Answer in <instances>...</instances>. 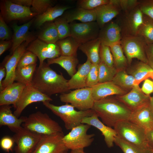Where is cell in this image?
<instances>
[{"mask_svg":"<svg viewBox=\"0 0 153 153\" xmlns=\"http://www.w3.org/2000/svg\"><path fill=\"white\" fill-rule=\"evenodd\" d=\"M68 82L62 74L57 73L44 62L41 67L36 68L31 85L42 93L50 96L69 90Z\"/></svg>","mask_w":153,"mask_h":153,"instance_id":"obj_1","label":"cell"},{"mask_svg":"<svg viewBox=\"0 0 153 153\" xmlns=\"http://www.w3.org/2000/svg\"><path fill=\"white\" fill-rule=\"evenodd\" d=\"M92 109L104 124L110 127L120 121L128 120L132 112L116 97L110 96L95 101Z\"/></svg>","mask_w":153,"mask_h":153,"instance_id":"obj_2","label":"cell"},{"mask_svg":"<svg viewBox=\"0 0 153 153\" xmlns=\"http://www.w3.org/2000/svg\"><path fill=\"white\" fill-rule=\"evenodd\" d=\"M22 127L41 136L51 135L63 133L59 124L46 113L38 111L26 117Z\"/></svg>","mask_w":153,"mask_h":153,"instance_id":"obj_3","label":"cell"},{"mask_svg":"<svg viewBox=\"0 0 153 153\" xmlns=\"http://www.w3.org/2000/svg\"><path fill=\"white\" fill-rule=\"evenodd\" d=\"M42 103L46 107L62 120L67 130H71L81 124L84 118L92 116L95 112L92 109L77 111L73 106L68 103L56 106L51 103L49 101Z\"/></svg>","mask_w":153,"mask_h":153,"instance_id":"obj_4","label":"cell"},{"mask_svg":"<svg viewBox=\"0 0 153 153\" xmlns=\"http://www.w3.org/2000/svg\"><path fill=\"white\" fill-rule=\"evenodd\" d=\"M114 128L117 136L124 141L141 148H151L148 143L146 130L129 120L118 122Z\"/></svg>","mask_w":153,"mask_h":153,"instance_id":"obj_5","label":"cell"},{"mask_svg":"<svg viewBox=\"0 0 153 153\" xmlns=\"http://www.w3.org/2000/svg\"><path fill=\"white\" fill-rule=\"evenodd\" d=\"M128 65H130L133 58L148 64L145 48L147 44L141 36H128L122 37L120 41Z\"/></svg>","mask_w":153,"mask_h":153,"instance_id":"obj_6","label":"cell"},{"mask_svg":"<svg viewBox=\"0 0 153 153\" xmlns=\"http://www.w3.org/2000/svg\"><path fill=\"white\" fill-rule=\"evenodd\" d=\"M91 126L88 124H81L64 136L63 141L68 150L84 149L91 144L94 140V134L87 133Z\"/></svg>","mask_w":153,"mask_h":153,"instance_id":"obj_7","label":"cell"},{"mask_svg":"<svg viewBox=\"0 0 153 153\" xmlns=\"http://www.w3.org/2000/svg\"><path fill=\"white\" fill-rule=\"evenodd\" d=\"M60 100L71 105L79 110L92 109L95 101L90 88L86 87L75 89L67 93L61 94Z\"/></svg>","mask_w":153,"mask_h":153,"instance_id":"obj_8","label":"cell"},{"mask_svg":"<svg viewBox=\"0 0 153 153\" xmlns=\"http://www.w3.org/2000/svg\"><path fill=\"white\" fill-rule=\"evenodd\" d=\"M41 136L22 127L12 137L16 144L15 153H31Z\"/></svg>","mask_w":153,"mask_h":153,"instance_id":"obj_9","label":"cell"},{"mask_svg":"<svg viewBox=\"0 0 153 153\" xmlns=\"http://www.w3.org/2000/svg\"><path fill=\"white\" fill-rule=\"evenodd\" d=\"M71 36L82 44L98 37L100 28L96 22L70 24Z\"/></svg>","mask_w":153,"mask_h":153,"instance_id":"obj_10","label":"cell"},{"mask_svg":"<svg viewBox=\"0 0 153 153\" xmlns=\"http://www.w3.org/2000/svg\"><path fill=\"white\" fill-rule=\"evenodd\" d=\"M26 50L32 52L38 58L39 67L42 66L45 59L56 58L61 55L60 48L56 43H47L38 39L32 42Z\"/></svg>","mask_w":153,"mask_h":153,"instance_id":"obj_11","label":"cell"},{"mask_svg":"<svg viewBox=\"0 0 153 153\" xmlns=\"http://www.w3.org/2000/svg\"><path fill=\"white\" fill-rule=\"evenodd\" d=\"M48 95L44 94L31 85L26 86L14 107V115L19 118L23 110L29 105L39 102L52 101Z\"/></svg>","mask_w":153,"mask_h":153,"instance_id":"obj_12","label":"cell"},{"mask_svg":"<svg viewBox=\"0 0 153 153\" xmlns=\"http://www.w3.org/2000/svg\"><path fill=\"white\" fill-rule=\"evenodd\" d=\"M63 132L51 135L42 136L31 153H61L68 149L65 145Z\"/></svg>","mask_w":153,"mask_h":153,"instance_id":"obj_13","label":"cell"},{"mask_svg":"<svg viewBox=\"0 0 153 153\" xmlns=\"http://www.w3.org/2000/svg\"><path fill=\"white\" fill-rule=\"evenodd\" d=\"M33 39V37H30L24 41L15 49L6 62L5 66L6 75L2 83L3 90L14 82L15 71L19 61Z\"/></svg>","mask_w":153,"mask_h":153,"instance_id":"obj_14","label":"cell"},{"mask_svg":"<svg viewBox=\"0 0 153 153\" xmlns=\"http://www.w3.org/2000/svg\"><path fill=\"white\" fill-rule=\"evenodd\" d=\"M151 96L145 94L139 85H134L128 93L115 97L124 104L132 112L149 103Z\"/></svg>","mask_w":153,"mask_h":153,"instance_id":"obj_15","label":"cell"},{"mask_svg":"<svg viewBox=\"0 0 153 153\" xmlns=\"http://www.w3.org/2000/svg\"><path fill=\"white\" fill-rule=\"evenodd\" d=\"M126 15L121 27L123 37L138 35L139 29L144 22L143 14L137 7L126 13Z\"/></svg>","mask_w":153,"mask_h":153,"instance_id":"obj_16","label":"cell"},{"mask_svg":"<svg viewBox=\"0 0 153 153\" xmlns=\"http://www.w3.org/2000/svg\"><path fill=\"white\" fill-rule=\"evenodd\" d=\"M4 12L6 18L13 20L26 19L38 15L31 10L29 7L14 3L11 1H5Z\"/></svg>","mask_w":153,"mask_h":153,"instance_id":"obj_17","label":"cell"},{"mask_svg":"<svg viewBox=\"0 0 153 153\" xmlns=\"http://www.w3.org/2000/svg\"><path fill=\"white\" fill-rule=\"evenodd\" d=\"M82 124H88L97 129L104 136L107 147L110 148L113 146L115 138L117 136L116 132L114 129L107 126L101 121L95 112L92 116L84 118Z\"/></svg>","mask_w":153,"mask_h":153,"instance_id":"obj_18","label":"cell"},{"mask_svg":"<svg viewBox=\"0 0 153 153\" xmlns=\"http://www.w3.org/2000/svg\"><path fill=\"white\" fill-rule=\"evenodd\" d=\"M98 38L102 44L109 46L120 42L122 38L121 27L114 22H109L100 29Z\"/></svg>","mask_w":153,"mask_h":153,"instance_id":"obj_19","label":"cell"},{"mask_svg":"<svg viewBox=\"0 0 153 153\" xmlns=\"http://www.w3.org/2000/svg\"><path fill=\"white\" fill-rule=\"evenodd\" d=\"M91 88L92 95L95 101L112 95H122L127 93L126 91L112 81L99 83Z\"/></svg>","mask_w":153,"mask_h":153,"instance_id":"obj_20","label":"cell"},{"mask_svg":"<svg viewBox=\"0 0 153 153\" xmlns=\"http://www.w3.org/2000/svg\"><path fill=\"white\" fill-rule=\"evenodd\" d=\"M26 86L18 82H13L0 93V106L13 105L14 108Z\"/></svg>","mask_w":153,"mask_h":153,"instance_id":"obj_21","label":"cell"},{"mask_svg":"<svg viewBox=\"0 0 153 153\" xmlns=\"http://www.w3.org/2000/svg\"><path fill=\"white\" fill-rule=\"evenodd\" d=\"M11 108L9 105L0 106V126H7L15 133L22 127L21 125L25 122L26 117L18 118L12 112Z\"/></svg>","mask_w":153,"mask_h":153,"instance_id":"obj_22","label":"cell"},{"mask_svg":"<svg viewBox=\"0 0 153 153\" xmlns=\"http://www.w3.org/2000/svg\"><path fill=\"white\" fill-rule=\"evenodd\" d=\"M128 120L146 130L152 129L153 116L149 108V103L132 111Z\"/></svg>","mask_w":153,"mask_h":153,"instance_id":"obj_23","label":"cell"},{"mask_svg":"<svg viewBox=\"0 0 153 153\" xmlns=\"http://www.w3.org/2000/svg\"><path fill=\"white\" fill-rule=\"evenodd\" d=\"M92 64L87 58L84 63L79 65L76 73L68 80L69 90L86 87L87 79Z\"/></svg>","mask_w":153,"mask_h":153,"instance_id":"obj_24","label":"cell"},{"mask_svg":"<svg viewBox=\"0 0 153 153\" xmlns=\"http://www.w3.org/2000/svg\"><path fill=\"white\" fill-rule=\"evenodd\" d=\"M94 10L97 16L96 22L101 29L119 14L120 8L118 5L109 2Z\"/></svg>","mask_w":153,"mask_h":153,"instance_id":"obj_25","label":"cell"},{"mask_svg":"<svg viewBox=\"0 0 153 153\" xmlns=\"http://www.w3.org/2000/svg\"><path fill=\"white\" fill-rule=\"evenodd\" d=\"M101 44L98 37L81 44L78 48L86 55L92 64L99 65L101 62L100 49Z\"/></svg>","mask_w":153,"mask_h":153,"instance_id":"obj_26","label":"cell"},{"mask_svg":"<svg viewBox=\"0 0 153 153\" xmlns=\"http://www.w3.org/2000/svg\"><path fill=\"white\" fill-rule=\"evenodd\" d=\"M69 23L77 20L82 23L96 21V14L95 10H88L78 8L70 11L64 17Z\"/></svg>","mask_w":153,"mask_h":153,"instance_id":"obj_27","label":"cell"},{"mask_svg":"<svg viewBox=\"0 0 153 153\" xmlns=\"http://www.w3.org/2000/svg\"><path fill=\"white\" fill-rule=\"evenodd\" d=\"M33 22L32 20L20 26L14 24L12 26L14 34L12 41L11 51L12 53L24 41L30 36L28 35V30Z\"/></svg>","mask_w":153,"mask_h":153,"instance_id":"obj_28","label":"cell"},{"mask_svg":"<svg viewBox=\"0 0 153 153\" xmlns=\"http://www.w3.org/2000/svg\"><path fill=\"white\" fill-rule=\"evenodd\" d=\"M70 7L66 6L52 7L48 9L42 14L37 15L35 24L37 27H40L44 23L50 22L61 16L66 10Z\"/></svg>","mask_w":153,"mask_h":153,"instance_id":"obj_29","label":"cell"},{"mask_svg":"<svg viewBox=\"0 0 153 153\" xmlns=\"http://www.w3.org/2000/svg\"><path fill=\"white\" fill-rule=\"evenodd\" d=\"M78 62L76 56L61 55L56 58L48 59L47 63L49 65L53 64H58L71 77L77 71L76 68Z\"/></svg>","mask_w":153,"mask_h":153,"instance_id":"obj_30","label":"cell"},{"mask_svg":"<svg viewBox=\"0 0 153 153\" xmlns=\"http://www.w3.org/2000/svg\"><path fill=\"white\" fill-rule=\"evenodd\" d=\"M128 74L135 78V84H139L143 80L151 78L153 79V70L147 63L140 61L132 67Z\"/></svg>","mask_w":153,"mask_h":153,"instance_id":"obj_31","label":"cell"},{"mask_svg":"<svg viewBox=\"0 0 153 153\" xmlns=\"http://www.w3.org/2000/svg\"><path fill=\"white\" fill-rule=\"evenodd\" d=\"M37 64L16 69L14 81L25 85H31L33 77L36 69Z\"/></svg>","mask_w":153,"mask_h":153,"instance_id":"obj_32","label":"cell"},{"mask_svg":"<svg viewBox=\"0 0 153 153\" xmlns=\"http://www.w3.org/2000/svg\"><path fill=\"white\" fill-rule=\"evenodd\" d=\"M59 47L61 55L76 56L77 49L81 44L71 36L59 40L56 43Z\"/></svg>","mask_w":153,"mask_h":153,"instance_id":"obj_33","label":"cell"},{"mask_svg":"<svg viewBox=\"0 0 153 153\" xmlns=\"http://www.w3.org/2000/svg\"><path fill=\"white\" fill-rule=\"evenodd\" d=\"M112 82L126 91L131 90L136 84L134 78L124 69L118 70Z\"/></svg>","mask_w":153,"mask_h":153,"instance_id":"obj_34","label":"cell"},{"mask_svg":"<svg viewBox=\"0 0 153 153\" xmlns=\"http://www.w3.org/2000/svg\"><path fill=\"white\" fill-rule=\"evenodd\" d=\"M109 47L113 56L114 67L118 70L124 69L128 64L120 42Z\"/></svg>","mask_w":153,"mask_h":153,"instance_id":"obj_35","label":"cell"},{"mask_svg":"<svg viewBox=\"0 0 153 153\" xmlns=\"http://www.w3.org/2000/svg\"><path fill=\"white\" fill-rule=\"evenodd\" d=\"M38 39L47 43H56L59 40L58 31L54 22L45 27L38 36Z\"/></svg>","mask_w":153,"mask_h":153,"instance_id":"obj_36","label":"cell"},{"mask_svg":"<svg viewBox=\"0 0 153 153\" xmlns=\"http://www.w3.org/2000/svg\"><path fill=\"white\" fill-rule=\"evenodd\" d=\"M114 143L119 146L124 153H153V149H143L126 142L117 136L115 138Z\"/></svg>","mask_w":153,"mask_h":153,"instance_id":"obj_37","label":"cell"},{"mask_svg":"<svg viewBox=\"0 0 153 153\" xmlns=\"http://www.w3.org/2000/svg\"><path fill=\"white\" fill-rule=\"evenodd\" d=\"M99 67V83L112 81L118 71L115 67H109L101 61Z\"/></svg>","mask_w":153,"mask_h":153,"instance_id":"obj_38","label":"cell"},{"mask_svg":"<svg viewBox=\"0 0 153 153\" xmlns=\"http://www.w3.org/2000/svg\"><path fill=\"white\" fill-rule=\"evenodd\" d=\"M52 1L50 0H25L24 5L29 7L31 6L34 12L39 15L44 12L52 6Z\"/></svg>","mask_w":153,"mask_h":153,"instance_id":"obj_39","label":"cell"},{"mask_svg":"<svg viewBox=\"0 0 153 153\" xmlns=\"http://www.w3.org/2000/svg\"><path fill=\"white\" fill-rule=\"evenodd\" d=\"M137 35L142 37L147 44L153 43V22L144 19V22L140 27Z\"/></svg>","mask_w":153,"mask_h":153,"instance_id":"obj_40","label":"cell"},{"mask_svg":"<svg viewBox=\"0 0 153 153\" xmlns=\"http://www.w3.org/2000/svg\"><path fill=\"white\" fill-rule=\"evenodd\" d=\"M54 23L58 31L59 40L70 36V24L65 18H57L55 20Z\"/></svg>","mask_w":153,"mask_h":153,"instance_id":"obj_41","label":"cell"},{"mask_svg":"<svg viewBox=\"0 0 153 153\" xmlns=\"http://www.w3.org/2000/svg\"><path fill=\"white\" fill-rule=\"evenodd\" d=\"M109 2V0H80L77 1V5L78 8L90 10Z\"/></svg>","mask_w":153,"mask_h":153,"instance_id":"obj_42","label":"cell"},{"mask_svg":"<svg viewBox=\"0 0 153 153\" xmlns=\"http://www.w3.org/2000/svg\"><path fill=\"white\" fill-rule=\"evenodd\" d=\"M100 57L101 62L109 67H114L113 56L109 46L101 44Z\"/></svg>","mask_w":153,"mask_h":153,"instance_id":"obj_43","label":"cell"},{"mask_svg":"<svg viewBox=\"0 0 153 153\" xmlns=\"http://www.w3.org/2000/svg\"><path fill=\"white\" fill-rule=\"evenodd\" d=\"M37 58L34 53L26 50L21 57L17 67L21 68L36 64L37 61Z\"/></svg>","mask_w":153,"mask_h":153,"instance_id":"obj_44","label":"cell"},{"mask_svg":"<svg viewBox=\"0 0 153 153\" xmlns=\"http://www.w3.org/2000/svg\"><path fill=\"white\" fill-rule=\"evenodd\" d=\"M99 78V65L92 64L87 79L86 87L91 88L97 84Z\"/></svg>","mask_w":153,"mask_h":153,"instance_id":"obj_45","label":"cell"},{"mask_svg":"<svg viewBox=\"0 0 153 153\" xmlns=\"http://www.w3.org/2000/svg\"><path fill=\"white\" fill-rule=\"evenodd\" d=\"M138 7L143 14L148 17L153 22V0L138 1Z\"/></svg>","mask_w":153,"mask_h":153,"instance_id":"obj_46","label":"cell"},{"mask_svg":"<svg viewBox=\"0 0 153 153\" xmlns=\"http://www.w3.org/2000/svg\"><path fill=\"white\" fill-rule=\"evenodd\" d=\"M110 2L118 5L120 9L124 10L126 13L137 7L138 1L110 0Z\"/></svg>","mask_w":153,"mask_h":153,"instance_id":"obj_47","label":"cell"},{"mask_svg":"<svg viewBox=\"0 0 153 153\" xmlns=\"http://www.w3.org/2000/svg\"><path fill=\"white\" fill-rule=\"evenodd\" d=\"M10 35L7 26L6 24L2 15H0V39L5 41L10 38Z\"/></svg>","mask_w":153,"mask_h":153,"instance_id":"obj_48","label":"cell"},{"mask_svg":"<svg viewBox=\"0 0 153 153\" xmlns=\"http://www.w3.org/2000/svg\"><path fill=\"white\" fill-rule=\"evenodd\" d=\"M14 143L12 138L5 136L1 139L0 144L2 149L6 152H9L12 150Z\"/></svg>","mask_w":153,"mask_h":153,"instance_id":"obj_49","label":"cell"},{"mask_svg":"<svg viewBox=\"0 0 153 153\" xmlns=\"http://www.w3.org/2000/svg\"><path fill=\"white\" fill-rule=\"evenodd\" d=\"M143 92L146 95H150L153 93V81L148 78L145 79L141 88Z\"/></svg>","mask_w":153,"mask_h":153,"instance_id":"obj_50","label":"cell"},{"mask_svg":"<svg viewBox=\"0 0 153 153\" xmlns=\"http://www.w3.org/2000/svg\"><path fill=\"white\" fill-rule=\"evenodd\" d=\"M148 64L153 70V43L147 44L145 48Z\"/></svg>","mask_w":153,"mask_h":153,"instance_id":"obj_51","label":"cell"},{"mask_svg":"<svg viewBox=\"0 0 153 153\" xmlns=\"http://www.w3.org/2000/svg\"><path fill=\"white\" fill-rule=\"evenodd\" d=\"M12 45V41H1L0 42V55L3 54Z\"/></svg>","mask_w":153,"mask_h":153,"instance_id":"obj_52","label":"cell"},{"mask_svg":"<svg viewBox=\"0 0 153 153\" xmlns=\"http://www.w3.org/2000/svg\"><path fill=\"white\" fill-rule=\"evenodd\" d=\"M146 135L148 145L153 149V129L146 130Z\"/></svg>","mask_w":153,"mask_h":153,"instance_id":"obj_53","label":"cell"},{"mask_svg":"<svg viewBox=\"0 0 153 153\" xmlns=\"http://www.w3.org/2000/svg\"><path fill=\"white\" fill-rule=\"evenodd\" d=\"M6 70L5 67H1L0 68V91L3 90L2 87V80L6 76Z\"/></svg>","mask_w":153,"mask_h":153,"instance_id":"obj_54","label":"cell"},{"mask_svg":"<svg viewBox=\"0 0 153 153\" xmlns=\"http://www.w3.org/2000/svg\"><path fill=\"white\" fill-rule=\"evenodd\" d=\"M149 107L151 113L153 116V95L150 97L149 103Z\"/></svg>","mask_w":153,"mask_h":153,"instance_id":"obj_55","label":"cell"},{"mask_svg":"<svg viewBox=\"0 0 153 153\" xmlns=\"http://www.w3.org/2000/svg\"><path fill=\"white\" fill-rule=\"evenodd\" d=\"M70 153H86L84 149H78L71 150Z\"/></svg>","mask_w":153,"mask_h":153,"instance_id":"obj_56","label":"cell"},{"mask_svg":"<svg viewBox=\"0 0 153 153\" xmlns=\"http://www.w3.org/2000/svg\"><path fill=\"white\" fill-rule=\"evenodd\" d=\"M61 153H68L67 152V151H65L64 152H63Z\"/></svg>","mask_w":153,"mask_h":153,"instance_id":"obj_57","label":"cell"},{"mask_svg":"<svg viewBox=\"0 0 153 153\" xmlns=\"http://www.w3.org/2000/svg\"><path fill=\"white\" fill-rule=\"evenodd\" d=\"M152 129H153V126H152Z\"/></svg>","mask_w":153,"mask_h":153,"instance_id":"obj_58","label":"cell"},{"mask_svg":"<svg viewBox=\"0 0 153 153\" xmlns=\"http://www.w3.org/2000/svg\"></svg>","mask_w":153,"mask_h":153,"instance_id":"obj_59","label":"cell"}]
</instances>
